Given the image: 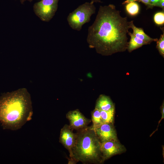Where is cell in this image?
I'll return each instance as SVG.
<instances>
[{
	"mask_svg": "<svg viewBox=\"0 0 164 164\" xmlns=\"http://www.w3.org/2000/svg\"><path fill=\"white\" fill-rule=\"evenodd\" d=\"M133 22L122 17L114 5H101L88 28L87 41L89 47L104 56L125 51L128 43L127 34Z\"/></svg>",
	"mask_w": 164,
	"mask_h": 164,
	"instance_id": "6da1fadb",
	"label": "cell"
},
{
	"mask_svg": "<svg viewBox=\"0 0 164 164\" xmlns=\"http://www.w3.org/2000/svg\"><path fill=\"white\" fill-rule=\"evenodd\" d=\"M32 113L30 96L26 89L0 97V123L3 128L20 129L31 119Z\"/></svg>",
	"mask_w": 164,
	"mask_h": 164,
	"instance_id": "7a4b0ae2",
	"label": "cell"
},
{
	"mask_svg": "<svg viewBox=\"0 0 164 164\" xmlns=\"http://www.w3.org/2000/svg\"><path fill=\"white\" fill-rule=\"evenodd\" d=\"M74 146L68 164L80 162L84 164L101 163V142L92 126L77 131Z\"/></svg>",
	"mask_w": 164,
	"mask_h": 164,
	"instance_id": "3957f363",
	"label": "cell"
},
{
	"mask_svg": "<svg viewBox=\"0 0 164 164\" xmlns=\"http://www.w3.org/2000/svg\"><path fill=\"white\" fill-rule=\"evenodd\" d=\"M95 10L94 3L91 2L79 5L68 15L67 20L69 25L74 30H80L84 24L90 21L91 17L95 13Z\"/></svg>",
	"mask_w": 164,
	"mask_h": 164,
	"instance_id": "277c9868",
	"label": "cell"
},
{
	"mask_svg": "<svg viewBox=\"0 0 164 164\" xmlns=\"http://www.w3.org/2000/svg\"><path fill=\"white\" fill-rule=\"evenodd\" d=\"M59 0H41L35 3L33 10L36 15L44 22L49 21L54 15L58 8Z\"/></svg>",
	"mask_w": 164,
	"mask_h": 164,
	"instance_id": "5b68a950",
	"label": "cell"
},
{
	"mask_svg": "<svg viewBox=\"0 0 164 164\" xmlns=\"http://www.w3.org/2000/svg\"><path fill=\"white\" fill-rule=\"evenodd\" d=\"M66 117L69 121L70 127L77 131L87 127L91 121L85 117L78 109L69 111Z\"/></svg>",
	"mask_w": 164,
	"mask_h": 164,
	"instance_id": "8992f818",
	"label": "cell"
},
{
	"mask_svg": "<svg viewBox=\"0 0 164 164\" xmlns=\"http://www.w3.org/2000/svg\"><path fill=\"white\" fill-rule=\"evenodd\" d=\"M100 150L104 161L121 153L124 151V148L117 140H110L101 142Z\"/></svg>",
	"mask_w": 164,
	"mask_h": 164,
	"instance_id": "52a82bcc",
	"label": "cell"
},
{
	"mask_svg": "<svg viewBox=\"0 0 164 164\" xmlns=\"http://www.w3.org/2000/svg\"><path fill=\"white\" fill-rule=\"evenodd\" d=\"M112 124L104 123L93 128L101 142L117 140V136Z\"/></svg>",
	"mask_w": 164,
	"mask_h": 164,
	"instance_id": "ba28073f",
	"label": "cell"
},
{
	"mask_svg": "<svg viewBox=\"0 0 164 164\" xmlns=\"http://www.w3.org/2000/svg\"><path fill=\"white\" fill-rule=\"evenodd\" d=\"M73 130L69 125H65L60 130L59 138V142L68 151L70 155L76 139V133L73 132Z\"/></svg>",
	"mask_w": 164,
	"mask_h": 164,
	"instance_id": "9c48e42d",
	"label": "cell"
},
{
	"mask_svg": "<svg viewBox=\"0 0 164 164\" xmlns=\"http://www.w3.org/2000/svg\"><path fill=\"white\" fill-rule=\"evenodd\" d=\"M95 108L99 110L107 111L114 108V106L108 96L101 94L96 101Z\"/></svg>",
	"mask_w": 164,
	"mask_h": 164,
	"instance_id": "30bf717a",
	"label": "cell"
},
{
	"mask_svg": "<svg viewBox=\"0 0 164 164\" xmlns=\"http://www.w3.org/2000/svg\"><path fill=\"white\" fill-rule=\"evenodd\" d=\"M131 28L133 30V34L139 39L145 41L150 44L153 41L157 42L158 39H153L147 35L144 32L143 29L141 28H138L135 26L133 22L131 26Z\"/></svg>",
	"mask_w": 164,
	"mask_h": 164,
	"instance_id": "8fae6325",
	"label": "cell"
},
{
	"mask_svg": "<svg viewBox=\"0 0 164 164\" xmlns=\"http://www.w3.org/2000/svg\"><path fill=\"white\" fill-rule=\"evenodd\" d=\"M128 34L130 36L127 49L129 52L139 48L142 46L149 43L136 37L133 33L129 32Z\"/></svg>",
	"mask_w": 164,
	"mask_h": 164,
	"instance_id": "7c38bea8",
	"label": "cell"
},
{
	"mask_svg": "<svg viewBox=\"0 0 164 164\" xmlns=\"http://www.w3.org/2000/svg\"><path fill=\"white\" fill-rule=\"evenodd\" d=\"M100 111L102 123L112 124L114 120L115 108L107 111Z\"/></svg>",
	"mask_w": 164,
	"mask_h": 164,
	"instance_id": "4fadbf2b",
	"label": "cell"
},
{
	"mask_svg": "<svg viewBox=\"0 0 164 164\" xmlns=\"http://www.w3.org/2000/svg\"><path fill=\"white\" fill-rule=\"evenodd\" d=\"M125 7L127 12L131 15H136L139 12V6L138 4L135 2L126 4Z\"/></svg>",
	"mask_w": 164,
	"mask_h": 164,
	"instance_id": "5bb4252c",
	"label": "cell"
},
{
	"mask_svg": "<svg viewBox=\"0 0 164 164\" xmlns=\"http://www.w3.org/2000/svg\"><path fill=\"white\" fill-rule=\"evenodd\" d=\"M91 120L93 122L92 126L93 128H95L102 124L100 111L96 108L91 112Z\"/></svg>",
	"mask_w": 164,
	"mask_h": 164,
	"instance_id": "9a60e30c",
	"label": "cell"
},
{
	"mask_svg": "<svg viewBox=\"0 0 164 164\" xmlns=\"http://www.w3.org/2000/svg\"><path fill=\"white\" fill-rule=\"evenodd\" d=\"M156 48L163 57H164V33L161 35L159 39L157 41Z\"/></svg>",
	"mask_w": 164,
	"mask_h": 164,
	"instance_id": "2e32d148",
	"label": "cell"
},
{
	"mask_svg": "<svg viewBox=\"0 0 164 164\" xmlns=\"http://www.w3.org/2000/svg\"><path fill=\"white\" fill-rule=\"evenodd\" d=\"M155 23L158 25H162L164 23V12H160L156 13L154 16Z\"/></svg>",
	"mask_w": 164,
	"mask_h": 164,
	"instance_id": "e0dca14e",
	"label": "cell"
},
{
	"mask_svg": "<svg viewBox=\"0 0 164 164\" xmlns=\"http://www.w3.org/2000/svg\"><path fill=\"white\" fill-rule=\"evenodd\" d=\"M154 6H157L160 7L162 9H164V0H160V1L155 4Z\"/></svg>",
	"mask_w": 164,
	"mask_h": 164,
	"instance_id": "ac0fdd59",
	"label": "cell"
},
{
	"mask_svg": "<svg viewBox=\"0 0 164 164\" xmlns=\"http://www.w3.org/2000/svg\"><path fill=\"white\" fill-rule=\"evenodd\" d=\"M138 1L143 3L148 7V8H150L151 3L150 0H138Z\"/></svg>",
	"mask_w": 164,
	"mask_h": 164,
	"instance_id": "d6986e66",
	"label": "cell"
},
{
	"mask_svg": "<svg viewBox=\"0 0 164 164\" xmlns=\"http://www.w3.org/2000/svg\"><path fill=\"white\" fill-rule=\"evenodd\" d=\"M160 0H150L151 5L150 8H152L154 5L158 2Z\"/></svg>",
	"mask_w": 164,
	"mask_h": 164,
	"instance_id": "ffe728a7",
	"label": "cell"
},
{
	"mask_svg": "<svg viewBox=\"0 0 164 164\" xmlns=\"http://www.w3.org/2000/svg\"><path fill=\"white\" fill-rule=\"evenodd\" d=\"M138 0H126L124 1L122 3V4H125L127 3H129V2H135L136 1H138Z\"/></svg>",
	"mask_w": 164,
	"mask_h": 164,
	"instance_id": "44dd1931",
	"label": "cell"
},
{
	"mask_svg": "<svg viewBox=\"0 0 164 164\" xmlns=\"http://www.w3.org/2000/svg\"><path fill=\"white\" fill-rule=\"evenodd\" d=\"M91 2L94 3V2L101 3L102 2L100 0H91Z\"/></svg>",
	"mask_w": 164,
	"mask_h": 164,
	"instance_id": "7402d4cb",
	"label": "cell"
},
{
	"mask_svg": "<svg viewBox=\"0 0 164 164\" xmlns=\"http://www.w3.org/2000/svg\"><path fill=\"white\" fill-rule=\"evenodd\" d=\"M26 0H28L30 2H31L32 0H20V2L22 3H23Z\"/></svg>",
	"mask_w": 164,
	"mask_h": 164,
	"instance_id": "603a6c76",
	"label": "cell"
}]
</instances>
